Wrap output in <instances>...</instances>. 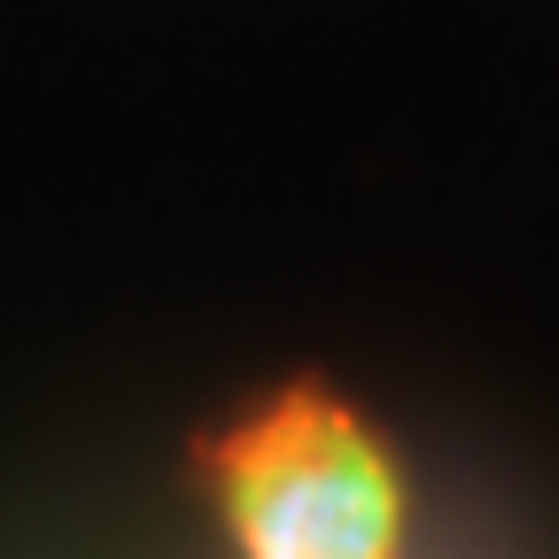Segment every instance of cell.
Here are the masks:
<instances>
[{"mask_svg":"<svg viewBox=\"0 0 559 559\" xmlns=\"http://www.w3.org/2000/svg\"><path fill=\"white\" fill-rule=\"evenodd\" d=\"M210 506L241 559H396L404 481L342 396L296 381L210 443Z\"/></svg>","mask_w":559,"mask_h":559,"instance_id":"cell-1","label":"cell"}]
</instances>
